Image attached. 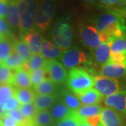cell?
<instances>
[{
	"label": "cell",
	"mask_w": 126,
	"mask_h": 126,
	"mask_svg": "<svg viewBox=\"0 0 126 126\" xmlns=\"http://www.w3.org/2000/svg\"><path fill=\"white\" fill-rule=\"evenodd\" d=\"M93 23L99 33L107 34L112 41L126 36V23L113 11L98 14L94 17Z\"/></svg>",
	"instance_id": "6da1fadb"
},
{
	"label": "cell",
	"mask_w": 126,
	"mask_h": 126,
	"mask_svg": "<svg viewBox=\"0 0 126 126\" xmlns=\"http://www.w3.org/2000/svg\"><path fill=\"white\" fill-rule=\"evenodd\" d=\"M19 16L18 29L22 34L34 30L37 9V0H16Z\"/></svg>",
	"instance_id": "7a4b0ae2"
},
{
	"label": "cell",
	"mask_w": 126,
	"mask_h": 126,
	"mask_svg": "<svg viewBox=\"0 0 126 126\" xmlns=\"http://www.w3.org/2000/svg\"><path fill=\"white\" fill-rule=\"evenodd\" d=\"M67 86L76 94H81L94 86V77L85 69H72L67 75Z\"/></svg>",
	"instance_id": "3957f363"
},
{
	"label": "cell",
	"mask_w": 126,
	"mask_h": 126,
	"mask_svg": "<svg viewBox=\"0 0 126 126\" xmlns=\"http://www.w3.org/2000/svg\"><path fill=\"white\" fill-rule=\"evenodd\" d=\"M55 0H41L37 6L35 25L41 31L49 28L55 11Z\"/></svg>",
	"instance_id": "277c9868"
},
{
	"label": "cell",
	"mask_w": 126,
	"mask_h": 126,
	"mask_svg": "<svg viewBox=\"0 0 126 126\" xmlns=\"http://www.w3.org/2000/svg\"><path fill=\"white\" fill-rule=\"evenodd\" d=\"M53 37L60 49L64 52L67 50L72 42V30L70 24L64 19L58 20L53 29Z\"/></svg>",
	"instance_id": "5b68a950"
},
{
	"label": "cell",
	"mask_w": 126,
	"mask_h": 126,
	"mask_svg": "<svg viewBox=\"0 0 126 126\" xmlns=\"http://www.w3.org/2000/svg\"><path fill=\"white\" fill-rule=\"evenodd\" d=\"M94 87L105 97L126 91V89L118 79H110L100 75L94 77Z\"/></svg>",
	"instance_id": "8992f818"
},
{
	"label": "cell",
	"mask_w": 126,
	"mask_h": 126,
	"mask_svg": "<svg viewBox=\"0 0 126 126\" xmlns=\"http://www.w3.org/2000/svg\"><path fill=\"white\" fill-rule=\"evenodd\" d=\"M48 79L55 84L62 83L67 80L68 73L61 63L56 60H47L44 68Z\"/></svg>",
	"instance_id": "52a82bcc"
},
{
	"label": "cell",
	"mask_w": 126,
	"mask_h": 126,
	"mask_svg": "<svg viewBox=\"0 0 126 126\" xmlns=\"http://www.w3.org/2000/svg\"><path fill=\"white\" fill-rule=\"evenodd\" d=\"M100 126H126V116L113 109L105 107L100 113Z\"/></svg>",
	"instance_id": "ba28073f"
},
{
	"label": "cell",
	"mask_w": 126,
	"mask_h": 126,
	"mask_svg": "<svg viewBox=\"0 0 126 126\" xmlns=\"http://www.w3.org/2000/svg\"><path fill=\"white\" fill-rule=\"evenodd\" d=\"M80 36L83 43L91 48L94 49L102 44L99 32L96 30L94 25H83L80 30Z\"/></svg>",
	"instance_id": "9c48e42d"
},
{
	"label": "cell",
	"mask_w": 126,
	"mask_h": 126,
	"mask_svg": "<svg viewBox=\"0 0 126 126\" xmlns=\"http://www.w3.org/2000/svg\"><path fill=\"white\" fill-rule=\"evenodd\" d=\"M61 57L63 66L68 69H73L88 61V56L85 53L74 48L65 50Z\"/></svg>",
	"instance_id": "30bf717a"
},
{
	"label": "cell",
	"mask_w": 126,
	"mask_h": 126,
	"mask_svg": "<svg viewBox=\"0 0 126 126\" xmlns=\"http://www.w3.org/2000/svg\"><path fill=\"white\" fill-rule=\"evenodd\" d=\"M99 74L102 77L118 79L126 76V69L124 64L109 61L101 66Z\"/></svg>",
	"instance_id": "8fae6325"
},
{
	"label": "cell",
	"mask_w": 126,
	"mask_h": 126,
	"mask_svg": "<svg viewBox=\"0 0 126 126\" xmlns=\"http://www.w3.org/2000/svg\"><path fill=\"white\" fill-rule=\"evenodd\" d=\"M104 102L107 107L113 109L126 116V91L106 97Z\"/></svg>",
	"instance_id": "7c38bea8"
},
{
	"label": "cell",
	"mask_w": 126,
	"mask_h": 126,
	"mask_svg": "<svg viewBox=\"0 0 126 126\" xmlns=\"http://www.w3.org/2000/svg\"><path fill=\"white\" fill-rule=\"evenodd\" d=\"M21 36L23 38V41H25L28 46L32 54L39 53L41 46L42 44L43 40L42 36H41L39 32L32 30L22 34Z\"/></svg>",
	"instance_id": "4fadbf2b"
},
{
	"label": "cell",
	"mask_w": 126,
	"mask_h": 126,
	"mask_svg": "<svg viewBox=\"0 0 126 126\" xmlns=\"http://www.w3.org/2000/svg\"><path fill=\"white\" fill-rule=\"evenodd\" d=\"M81 104L83 105H94L98 104L103 99L104 96L95 88H90L81 94H76Z\"/></svg>",
	"instance_id": "5bb4252c"
},
{
	"label": "cell",
	"mask_w": 126,
	"mask_h": 126,
	"mask_svg": "<svg viewBox=\"0 0 126 126\" xmlns=\"http://www.w3.org/2000/svg\"><path fill=\"white\" fill-rule=\"evenodd\" d=\"M11 85L19 88H30L32 86L30 74L22 68L15 70Z\"/></svg>",
	"instance_id": "9a60e30c"
},
{
	"label": "cell",
	"mask_w": 126,
	"mask_h": 126,
	"mask_svg": "<svg viewBox=\"0 0 126 126\" xmlns=\"http://www.w3.org/2000/svg\"><path fill=\"white\" fill-rule=\"evenodd\" d=\"M5 18L10 29L14 30L18 29L19 16L16 0H8V8Z\"/></svg>",
	"instance_id": "2e32d148"
},
{
	"label": "cell",
	"mask_w": 126,
	"mask_h": 126,
	"mask_svg": "<svg viewBox=\"0 0 126 126\" xmlns=\"http://www.w3.org/2000/svg\"><path fill=\"white\" fill-rule=\"evenodd\" d=\"M41 54L48 60L60 58L62 56V50L53 43L48 40L43 41L40 48Z\"/></svg>",
	"instance_id": "e0dca14e"
},
{
	"label": "cell",
	"mask_w": 126,
	"mask_h": 126,
	"mask_svg": "<svg viewBox=\"0 0 126 126\" xmlns=\"http://www.w3.org/2000/svg\"><path fill=\"white\" fill-rule=\"evenodd\" d=\"M46 62L47 60H46L41 53L32 55L30 58L25 62L22 69L30 73L32 71H34L39 69H44Z\"/></svg>",
	"instance_id": "ac0fdd59"
},
{
	"label": "cell",
	"mask_w": 126,
	"mask_h": 126,
	"mask_svg": "<svg viewBox=\"0 0 126 126\" xmlns=\"http://www.w3.org/2000/svg\"><path fill=\"white\" fill-rule=\"evenodd\" d=\"M49 112L55 121L57 122L70 116L74 112V110L68 108L63 102H58L51 107Z\"/></svg>",
	"instance_id": "d6986e66"
},
{
	"label": "cell",
	"mask_w": 126,
	"mask_h": 126,
	"mask_svg": "<svg viewBox=\"0 0 126 126\" xmlns=\"http://www.w3.org/2000/svg\"><path fill=\"white\" fill-rule=\"evenodd\" d=\"M110 46L109 43H103L94 48V58L96 63L101 66L110 61Z\"/></svg>",
	"instance_id": "ffe728a7"
},
{
	"label": "cell",
	"mask_w": 126,
	"mask_h": 126,
	"mask_svg": "<svg viewBox=\"0 0 126 126\" xmlns=\"http://www.w3.org/2000/svg\"><path fill=\"white\" fill-rule=\"evenodd\" d=\"M55 100H56V97L53 94H50V95L37 94L34 97L33 104L35 105L38 111L47 110L54 104Z\"/></svg>",
	"instance_id": "44dd1931"
},
{
	"label": "cell",
	"mask_w": 126,
	"mask_h": 126,
	"mask_svg": "<svg viewBox=\"0 0 126 126\" xmlns=\"http://www.w3.org/2000/svg\"><path fill=\"white\" fill-rule=\"evenodd\" d=\"M34 126H52L55 123L54 119L47 110L38 111L32 118Z\"/></svg>",
	"instance_id": "7402d4cb"
},
{
	"label": "cell",
	"mask_w": 126,
	"mask_h": 126,
	"mask_svg": "<svg viewBox=\"0 0 126 126\" xmlns=\"http://www.w3.org/2000/svg\"><path fill=\"white\" fill-rule=\"evenodd\" d=\"M25 60L21 57L18 53H16L15 51H13L7 58L1 64L4 65L5 67H7L11 69H18L23 67V65L25 63Z\"/></svg>",
	"instance_id": "603a6c76"
},
{
	"label": "cell",
	"mask_w": 126,
	"mask_h": 126,
	"mask_svg": "<svg viewBox=\"0 0 126 126\" xmlns=\"http://www.w3.org/2000/svg\"><path fill=\"white\" fill-rule=\"evenodd\" d=\"M103 107L99 104H94V105H83L81 107L76 110L77 113L82 118L93 116L99 115Z\"/></svg>",
	"instance_id": "cb8c5ba5"
},
{
	"label": "cell",
	"mask_w": 126,
	"mask_h": 126,
	"mask_svg": "<svg viewBox=\"0 0 126 126\" xmlns=\"http://www.w3.org/2000/svg\"><path fill=\"white\" fill-rule=\"evenodd\" d=\"M15 96L22 104L33 103L35 97L34 92L30 88H15Z\"/></svg>",
	"instance_id": "d4e9b609"
},
{
	"label": "cell",
	"mask_w": 126,
	"mask_h": 126,
	"mask_svg": "<svg viewBox=\"0 0 126 126\" xmlns=\"http://www.w3.org/2000/svg\"><path fill=\"white\" fill-rule=\"evenodd\" d=\"M37 94L50 95L53 94L55 92V84L51 81L46 79L39 85L34 87Z\"/></svg>",
	"instance_id": "484cf974"
},
{
	"label": "cell",
	"mask_w": 126,
	"mask_h": 126,
	"mask_svg": "<svg viewBox=\"0 0 126 126\" xmlns=\"http://www.w3.org/2000/svg\"><path fill=\"white\" fill-rule=\"evenodd\" d=\"M14 50L27 61L32 56V53L27 44L23 40L16 41L13 44Z\"/></svg>",
	"instance_id": "4316f807"
},
{
	"label": "cell",
	"mask_w": 126,
	"mask_h": 126,
	"mask_svg": "<svg viewBox=\"0 0 126 126\" xmlns=\"http://www.w3.org/2000/svg\"><path fill=\"white\" fill-rule=\"evenodd\" d=\"M14 51L13 46L8 39L0 37V64Z\"/></svg>",
	"instance_id": "83f0119b"
},
{
	"label": "cell",
	"mask_w": 126,
	"mask_h": 126,
	"mask_svg": "<svg viewBox=\"0 0 126 126\" xmlns=\"http://www.w3.org/2000/svg\"><path fill=\"white\" fill-rule=\"evenodd\" d=\"M63 101L68 108L76 111L81 107V102L74 94L69 92H64L63 94Z\"/></svg>",
	"instance_id": "f1b7e54d"
},
{
	"label": "cell",
	"mask_w": 126,
	"mask_h": 126,
	"mask_svg": "<svg viewBox=\"0 0 126 126\" xmlns=\"http://www.w3.org/2000/svg\"><path fill=\"white\" fill-rule=\"evenodd\" d=\"M111 53L126 54V36L115 39L109 42Z\"/></svg>",
	"instance_id": "f546056e"
},
{
	"label": "cell",
	"mask_w": 126,
	"mask_h": 126,
	"mask_svg": "<svg viewBox=\"0 0 126 126\" xmlns=\"http://www.w3.org/2000/svg\"><path fill=\"white\" fill-rule=\"evenodd\" d=\"M81 118L78 115L76 111H74L70 116L55 123L52 126H79Z\"/></svg>",
	"instance_id": "4dcf8cb0"
},
{
	"label": "cell",
	"mask_w": 126,
	"mask_h": 126,
	"mask_svg": "<svg viewBox=\"0 0 126 126\" xmlns=\"http://www.w3.org/2000/svg\"><path fill=\"white\" fill-rule=\"evenodd\" d=\"M15 94V88L10 84L0 85V106L4 104Z\"/></svg>",
	"instance_id": "1f68e13d"
},
{
	"label": "cell",
	"mask_w": 126,
	"mask_h": 126,
	"mask_svg": "<svg viewBox=\"0 0 126 126\" xmlns=\"http://www.w3.org/2000/svg\"><path fill=\"white\" fill-rule=\"evenodd\" d=\"M19 109L23 116L29 120L32 119L38 111V109L33 103L22 104Z\"/></svg>",
	"instance_id": "d6a6232c"
},
{
	"label": "cell",
	"mask_w": 126,
	"mask_h": 126,
	"mask_svg": "<svg viewBox=\"0 0 126 126\" xmlns=\"http://www.w3.org/2000/svg\"><path fill=\"white\" fill-rule=\"evenodd\" d=\"M29 74L32 85L34 87L39 85L41 83H42L46 79V73L44 69H39L34 71H32Z\"/></svg>",
	"instance_id": "836d02e7"
},
{
	"label": "cell",
	"mask_w": 126,
	"mask_h": 126,
	"mask_svg": "<svg viewBox=\"0 0 126 126\" xmlns=\"http://www.w3.org/2000/svg\"><path fill=\"white\" fill-rule=\"evenodd\" d=\"M14 72L12 69L2 64H0V85L1 84H10L13 78Z\"/></svg>",
	"instance_id": "e575fe53"
},
{
	"label": "cell",
	"mask_w": 126,
	"mask_h": 126,
	"mask_svg": "<svg viewBox=\"0 0 126 126\" xmlns=\"http://www.w3.org/2000/svg\"><path fill=\"white\" fill-rule=\"evenodd\" d=\"M97 1L102 7L111 9V11H115L121 8V0H97Z\"/></svg>",
	"instance_id": "d590c367"
},
{
	"label": "cell",
	"mask_w": 126,
	"mask_h": 126,
	"mask_svg": "<svg viewBox=\"0 0 126 126\" xmlns=\"http://www.w3.org/2000/svg\"><path fill=\"white\" fill-rule=\"evenodd\" d=\"M12 35L11 29L4 19L0 18V37L8 39Z\"/></svg>",
	"instance_id": "8d00e7d4"
},
{
	"label": "cell",
	"mask_w": 126,
	"mask_h": 126,
	"mask_svg": "<svg viewBox=\"0 0 126 126\" xmlns=\"http://www.w3.org/2000/svg\"><path fill=\"white\" fill-rule=\"evenodd\" d=\"M1 126H21V125L15 121L14 118L10 117L7 114L2 116L0 118Z\"/></svg>",
	"instance_id": "74e56055"
},
{
	"label": "cell",
	"mask_w": 126,
	"mask_h": 126,
	"mask_svg": "<svg viewBox=\"0 0 126 126\" xmlns=\"http://www.w3.org/2000/svg\"><path fill=\"white\" fill-rule=\"evenodd\" d=\"M126 60V54L125 53H110V61L115 63L122 64L125 65Z\"/></svg>",
	"instance_id": "f35d334b"
},
{
	"label": "cell",
	"mask_w": 126,
	"mask_h": 126,
	"mask_svg": "<svg viewBox=\"0 0 126 126\" xmlns=\"http://www.w3.org/2000/svg\"><path fill=\"white\" fill-rule=\"evenodd\" d=\"M83 120L91 126H100V114L83 118Z\"/></svg>",
	"instance_id": "ab89813d"
},
{
	"label": "cell",
	"mask_w": 126,
	"mask_h": 126,
	"mask_svg": "<svg viewBox=\"0 0 126 126\" xmlns=\"http://www.w3.org/2000/svg\"><path fill=\"white\" fill-rule=\"evenodd\" d=\"M8 0H0V18L4 19L7 12Z\"/></svg>",
	"instance_id": "60d3db41"
},
{
	"label": "cell",
	"mask_w": 126,
	"mask_h": 126,
	"mask_svg": "<svg viewBox=\"0 0 126 126\" xmlns=\"http://www.w3.org/2000/svg\"><path fill=\"white\" fill-rule=\"evenodd\" d=\"M113 11L116 12L121 17L122 19L125 21V23H126V7L119 8V9H116V10H115Z\"/></svg>",
	"instance_id": "b9f144b4"
},
{
	"label": "cell",
	"mask_w": 126,
	"mask_h": 126,
	"mask_svg": "<svg viewBox=\"0 0 126 126\" xmlns=\"http://www.w3.org/2000/svg\"><path fill=\"white\" fill-rule=\"evenodd\" d=\"M81 1H83L84 3L88 4H94L97 1V0H81Z\"/></svg>",
	"instance_id": "7bdbcfd3"
},
{
	"label": "cell",
	"mask_w": 126,
	"mask_h": 126,
	"mask_svg": "<svg viewBox=\"0 0 126 126\" xmlns=\"http://www.w3.org/2000/svg\"><path fill=\"white\" fill-rule=\"evenodd\" d=\"M79 126H90L89 124H88V123H87L83 120V118H81V121H80V123H79Z\"/></svg>",
	"instance_id": "ee69618b"
},
{
	"label": "cell",
	"mask_w": 126,
	"mask_h": 126,
	"mask_svg": "<svg viewBox=\"0 0 126 126\" xmlns=\"http://www.w3.org/2000/svg\"><path fill=\"white\" fill-rule=\"evenodd\" d=\"M126 7V0H121V8Z\"/></svg>",
	"instance_id": "f6af8a7d"
},
{
	"label": "cell",
	"mask_w": 126,
	"mask_h": 126,
	"mask_svg": "<svg viewBox=\"0 0 126 126\" xmlns=\"http://www.w3.org/2000/svg\"><path fill=\"white\" fill-rule=\"evenodd\" d=\"M125 67H126V63H125Z\"/></svg>",
	"instance_id": "bcb514c9"
},
{
	"label": "cell",
	"mask_w": 126,
	"mask_h": 126,
	"mask_svg": "<svg viewBox=\"0 0 126 126\" xmlns=\"http://www.w3.org/2000/svg\"><path fill=\"white\" fill-rule=\"evenodd\" d=\"M0 126H1V121H0Z\"/></svg>",
	"instance_id": "7dc6e473"
},
{
	"label": "cell",
	"mask_w": 126,
	"mask_h": 126,
	"mask_svg": "<svg viewBox=\"0 0 126 126\" xmlns=\"http://www.w3.org/2000/svg\"><path fill=\"white\" fill-rule=\"evenodd\" d=\"M0 117H1V116H0Z\"/></svg>",
	"instance_id": "c3c4849f"
}]
</instances>
